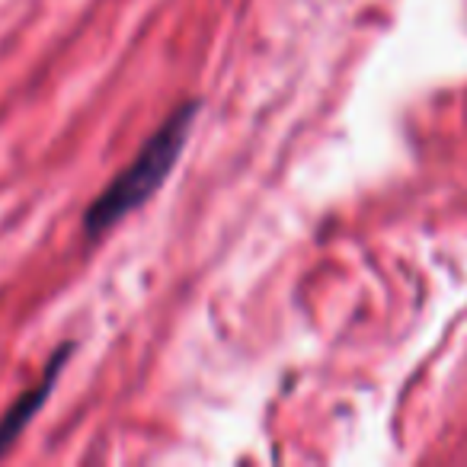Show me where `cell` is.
<instances>
[{"instance_id": "1", "label": "cell", "mask_w": 467, "mask_h": 467, "mask_svg": "<svg viewBox=\"0 0 467 467\" xmlns=\"http://www.w3.org/2000/svg\"><path fill=\"white\" fill-rule=\"evenodd\" d=\"M195 112L199 103H180L167 116V122L148 138L138 157L93 199V205L84 214V231L87 237H99L109 227H116L125 214H131L135 208H141L157 189L163 186V180L170 176V170L176 167V157L182 154L192 131Z\"/></svg>"}, {"instance_id": "2", "label": "cell", "mask_w": 467, "mask_h": 467, "mask_svg": "<svg viewBox=\"0 0 467 467\" xmlns=\"http://www.w3.org/2000/svg\"><path fill=\"white\" fill-rule=\"evenodd\" d=\"M71 352H74L71 343L61 346V349L52 356V362H48V368H46V375H42V381L36 384V388H29L26 394H23L20 400H16L14 407L7 410V413L0 416V454H4L10 445H14L16 435H20L23 429L29 426V420H33V416L39 413L42 407H46L48 394H52L55 384H58V378H61V371H65V362H67V356H71Z\"/></svg>"}]
</instances>
